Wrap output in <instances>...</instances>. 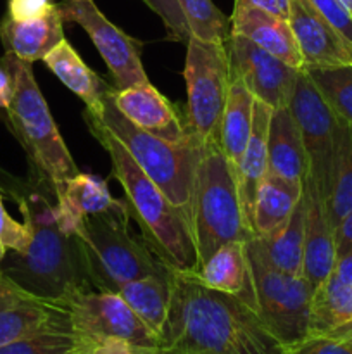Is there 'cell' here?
I'll use <instances>...</instances> for the list:
<instances>
[{"label": "cell", "instance_id": "1", "mask_svg": "<svg viewBox=\"0 0 352 354\" xmlns=\"http://www.w3.org/2000/svg\"><path fill=\"white\" fill-rule=\"evenodd\" d=\"M171 303L157 348L135 354H286L254 306L169 266Z\"/></svg>", "mask_w": 352, "mask_h": 354}, {"label": "cell", "instance_id": "2", "mask_svg": "<svg viewBox=\"0 0 352 354\" xmlns=\"http://www.w3.org/2000/svg\"><path fill=\"white\" fill-rule=\"evenodd\" d=\"M2 185L19 206L31 242L23 254H6L0 272L30 292L50 299H68L79 290L93 289L81 242L59 223L52 183L31 169L28 180L2 175Z\"/></svg>", "mask_w": 352, "mask_h": 354}, {"label": "cell", "instance_id": "3", "mask_svg": "<svg viewBox=\"0 0 352 354\" xmlns=\"http://www.w3.org/2000/svg\"><path fill=\"white\" fill-rule=\"evenodd\" d=\"M90 133L106 149L113 165V176L123 187L131 216L137 220L141 237L159 259L182 272H197L188 214L175 206L150 176L135 162L123 144L100 123L99 118L83 113Z\"/></svg>", "mask_w": 352, "mask_h": 354}, {"label": "cell", "instance_id": "4", "mask_svg": "<svg viewBox=\"0 0 352 354\" xmlns=\"http://www.w3.org/2000/svg\"><path fill=\"white\" fill-rule=\"evenodd\" d=\"M188 225L197 252V270L221 245L254 237L245 223L237 175L219 142L202 145L188 206Z\"/></svg>", "mask_w": 352, "mask_h": 354}, {"label": "cell", "instance_id": "5", "mask_svg": "<svg viewBox=\"0 0 352 354\" xmlns=\"http://www.w3.org/2000/svg\"><path fill=\"white\" fill-rule=\"evenodd\" d=\"M130 218V206L124 199L109 209L90 214L76 228L75 235L81 242L95 290L117 292L124 283L168 270L144 237L131 234Z\"/></svg>", "mask_w": 352, "mask_h": 354}, {"label": "cell", "instance_id": "6", "mask_svg": "<svg viewBox=\"0 0 352 354\" xmlns=\"http://www.w3.org/2000/svg\"><path fill=\"white\" fill-rule=\"evenodd\" d=\"M0 61L14 78L12 100L6 109L10 130L30 158L33 171L45 176L50 183L62 182L79 169L47 106L43 93L35 80L31 62L12 54H3Z\"/></svg>", "mask_w": 352, "mask_h": 354}, {"label": "cell", "instance_id": "7", "mask_svg": "<svg viewBox=\"0 0 352 354\" xmlns=\"http://www.w3.org/2000/svg\"><path fill=\"white\" fill-rule=\"evenodd\" d=\"M86 111V109H85ZM126 147L131 158L175 206L188 214L195 169L202 145L169 144L131 123L114 102V86H107L95 113L88 111Z\"/></svg>", "mask_w": 352, "mask_h": 354}, {"label": "cell", "instance_id": "8", "mask_svg": "<svg viewBox=\"0 0 352 354\" xmlns=\"http://www.w3.org/2000/svg\"><path fill=\"white\" fill-rule=\"evenodd\" d=\"M186 83L185 124L197 144L219 142V128L231 86L224 41L190 37L183 69Z\"/></svg>", "mask_w": 352, "mask_h": 354}, {"label": "cell", "instance_id": "9", "mask_svg": "<svg viewBox=\"0 0 352 354\" xmlns=\"http://www.w3.org/2000/svg\"><path fill=\"white\" fill-rule=\"evenodd\" d=\"M247 258L255 308L269 330L286 346L306 337L314 294L309 280L276 270L266 258L257 235L247 241Z\"/></svg>", "mask_w": 352, "mask_h": 354}, {"label": "cell", "instance_id": "10", "mask_svg": "<svg viewBox=\"0 0 352 354\" xmlns=\"http://www.w3.org/2000/svg\"><path fill=\"white\" fill-rule=\"evenodd\" d=\"M289 107L302 135L304 149L307 154V180L321 201L326 203L340 121L331 113L320 90L304 69L297 78Z\"/></svg>", "mask_w": 352, "mask_h": 354}, {"label": "cell", "instance_id": "11", "mask_svg": "<svg viewBox=\"0 0 352 354\" xmlns=\"http://www.w3.org/2000/svg\"><path fill=\"white\" fill-rule=\"evenodd\" d=\"M71 328L93 344L104 339H121L133 349L157 348L159 337L137 317L126 301L109 290H79L64 299Z\"/></svg>", "mask_w": 352, "mask_h": 354}, {"label": "cell", "instance_id": "12", "mask_svg": "<svg viewBox=\"0 0 352 354\" xmlns=\"http://www.w3.org/2000/svg\"><path fill=\"white\" fill-rule=\"evenodd\" d=\"M62 19L76 23L88 33L114 80V88L124 90L148 83L141 66V44L110 23L93 0H62L57 3Z\"/></svg>", "mask_w": 352, "mask_h": 354}, {"label": "cell", "instance_id": "13", "mask_svg": "<svg viewBox=\"0 0 352 354\" xmlns=\"http://www.w3.org/2000/svg\"><path fill=\"white\" fill-rule=\"evenodd\" d=\"M224 47L230 61L231 80L244 83L254 99L261 100L271 109L290 106L297 78L302 69L292 68L247 38L233 33L226 38Z\"/></svg>", "mask_w": 352, "mask_h": 354}, {"label": "cell", "instance_id": "14", "mask_svg": "<svg viewBox=\"0 0 352 354\" xmlns=\"http://www.w3.org/2000/svg\"><path fill=\"white\" fill-rule=\"evenodd\" d=\"M47 332L75 334L66 301L30 292L0 272V346Z\"/></svg>", "mask_w": 352, "mask_h": 354}, {"label": "cell", "instance_id": "15", "mask_svg": "<svg viewBox=\"0 0 352 354\" xmlns=\"http://www.w3.org/2000/svg\"><path fill=\"white\" fill-rule=\"evenodd\" d=\"M289 24L302 55L304 71L352 66V44L309 0H290Z\"/></svg>", "mask_w": 352, "mask_h": 354}, {"label": "cell", "instance_id": "16", "mask_svg": "<svg viewBox=\"0 0 352 354\" xmlns=\"http://www.w3.org/2000/svg\"><path fill=\"white\" fill-rule=\"evenodd\" d=\"M114 102L131 123L154 137L169 144L195 142L186 130L185 118L150 82L124 90L114 88Z\"/></svg>", "mask_w": 352, "mask_h": 354}, {"label": "cell", "instance_id": "17", "mask_svg": "<svg viewBox=\"0 0 352 354\" xmlns=\"http://www.w3.org/2000/svg\"><path fill=\"white\" fill-rule=\"evenodd\" d=\"M230 23V33L247 38L292 68L304 69L302 55L297 47L289 19H282L244 0H235Z\"/></svg>", "mask_w": 352, "mask_h": 354}, {"label": "cell", "instance_id": "18", "mask_svg": "<svg viewBox=\"0 0 352 354\" xmlns=\"http://www.w3.org/2000/svg\"><path fill=\"white\" fill-rule=\"evenodd\" d=\"M306 197V239H304L302 277L316 289L333 273L337 263L333 227L328 220L326 206L307 180L304 182Z\"/></svg>", "mask_w": 352, "mask_h": 354}, {"label": "cell", "instance_id": "19", "mask_svg": "<svg viewBox=\"0 0 352 354\" xmlns=\"http://www.w3.org/2000/svg\"><path fill=\"white\" fill-rule=\"evenodd\" d=\"M57 203V216L61 228L69 235H75L78 225L90 214L100 213L116 206L119 199H114L107 180L97 175L76 173L62 182L52 183Z\"/></svg>", "mask_w": 352, "mask_h": 354}, {"label": "cell", "instance_id": "20", "mask_svg": "<svg viewBox=\"0 0 352 354\" xmlns=\"http://www.w3.org/2000/svg\"><path fill=\"white\" fill-rule=\"evenodd\" d=\"M273 109L264 102L255 99L254 111H252V130L248 144L245 147L244 158L240 165L235 169L238 185V196H240L242 211H244L245 223L248 230L254 234L252 227V211H254L255 194L262 178L268 173V130L271 121ZM255 235V234H254Z\"/></svg>", "mask_w": 352, "mask_h": 354}, {"label": "cell", "instance_id": "21", "mask_svg": "<svg viewBox=\"0 0 352 354\" xmlns=\"http://www.w3.org/2000/svg\"><path fill=\"white\" fill-rule=\"evenodd\" d=\"M64 19L59 7L50 14L33 21H14L3 16L0 21V41L7 54L26 62L43 61L48 52L54 50L64 40Z\"/></svg>", "mask_w": 352, "mask_h": 354}, {"label": "cell", "instance_id": "22", "mask_svg": "<svg viewBox=\"0 0 352 354\" xmlns=\"http://www.w3.org/2000/svg\"><path fill=\"white\" fill-rule=\"evenodd\" d=\"M195 273L200 282L209 289L242 297L255 308L247 258V241H235L221 245L200 265Z\"/></svg>", "mask_w": 352, "mask_h": 354}, {"label": "cell", "instance_id": "23", "mask_svg": "<svg viewBox=\"0 0 352 354\" xmlns=\"http://www.w3.org/2000/svg\"><path fill=\"white\" fill-rule=\"evenodd\" d=\"M268 171L293 182H306L307 154L290 107L273 109L268 130Z\"/></svg>", "mask_w": 352, "mask_h": 354}, {"label": "cell", "instance_id": "24", "mask_svg": "<svg viewBox=\"0 0 352 354\" xmlns=\"http://www.w3.org/2000/svg\"><path fill=\"white\" fill-rule=\"evenodd\" d=\"M304 196V183L286 180L275 173H266L259 185L252 211V227L257 237L278 232L292 216Z\"/></svg>", "mask_w": 352, "mask_h": 354}, {"label": "cell", "instance_id": "25", "mask_svg": "<svg viewBox=\"0 0 352 354\" xmlns=\"http://www.w3.org/2000/svg\"><path fill=\"white\" fill-rule=\"evenodd\" d=\"M45 66L61 80L66 88L71 90L76 97L85 102L86 111L95 113L102 104V95L109 85L86 62L79 57L68 40H62L52 52L43 57Z\"/></svg>", "mask_w": 352, "mask_h": 354}, {"label": "cell", "instance_id": "26", "mask_svg": "<svg viewBox=\"0 0 352 354\" xmlns=\"http://www.w3.org/2000/svg\"><path fill=\"white\" fill-rule=\"evenodd\" d=\"M128 306L137 313V317L161 337L171 303V280L169 266L164 273L144 277V279L128 282L117 290Z\"/></svg>", "mask_w": 352, "mask_h": 354}, {"label": "cell", "instance_id": "27", "mask_svg": "<svg viewBox=\"0 0 352 354\" xmlns=\"http://www.w3.org/2000/svg\"><path fill=\"white\" fill-rule=\"evenodd\" d=\"M351 324L352 286L344 283L331 273L314 289L307 335H330Z\"/></svg>", "mask_w": 352, "mask_h": 354}, {"label": "cell", "instance_id": "28", "mask_svg": "<svg viewBox=\"0 0 352 354\" xmlns=\"http://www.w3.org/2000/svg\"><path fill=\"white\" fill-rule=\"evenodd\" d=\"M254 100V95L248 92L244 83L231 80L226 107L221 120L219 145L233 169H237L240 165L248 138H251Z\"/></svg>", "mask_w": 352, "mask_h": 354}, {"label": "cell", "instance_id": "29", "mask_svg": "<svg viewBox=\"0 0 352 354\" xmlns=\"http://www.w3.org/2000/svg\"><path fill=\"white\" fill-rule=\"evenodd\" d=\"M268 261L289 275H302L306 239V197L299 201L292 216L275 234L257 237Z\"/></svg>", "mask_w": 352, "mask_h": 354}, {"label": "cell", "instance_id": "30", "mask_svg": "<svg viewBox=\"0 0 352 354\" xmlns=\"http://www.w3.org/2000/svg\"><path fill=\"white\" fill-rule=\"evenodd\" d=\"M331 227H337L352 211V127L338 124L337 149H335L333 171L330 194L324 203Z\"/></svg>", "mask_w": 352, "mask_h": 354}, {"label": "cell", "instance_id": "31", "mask_svg": "<svg viewBox=\"0 0 352 354\" xmlns=\"http://www.w3.org/2000/svg\"><path fill=\"white\" fill-rule=\"evenodd\" d=\"M340 123L352 127V66L307 71Z\"/></svg>", "mask_w": 352, "mask_h": 354}, {"label": "cell", "instance_id": "32", "mask_svg": "<svg viewBox=\"0 0 352 354\" xmlns=\"http://www.w3.org/2000/svg\"><path fill=\"white\" fill-rule=\"evenodd\" d=\"M192 37L206 41H226L230 37V17L224 16L213 0H178Z\"/></svg>", "mask_w": 352, "mask_h": 354}, {"label": "cell", "instance_id": "33", "mask_svg": "<svg viewBox=\"0 0 352 354\" xmlns=\"http://www.w3.org/2000/svg\"><path fill=\"white\" fill-rule=\"evenodd\" d=\"M93 344L88 339H83L76 334L68 332H47V334L33 335V337L21 339L10 344L0 346V354H75L90 353Z\"/></svg>", "mask_w": 352, "mask_h": 354}, {"label": "cell", "instance_id": "34", "mask_svg": "<svg viewBox=\"0 0 352 354\" xmlns=\"http://www.w3.org/2000/svg\"><path fill=\"white\" fill-rule=\"evenodd\" d=\"M148 9L154 10L161 17L162 24L166 26V35L169 40L186 44L192 37L186 17L179 7L178 0H141Z\"/></svg>", "mask_w": 352, "mask_h": 354}, {"label": "cell", "instance_id": "35", "mask_svg": "<svg viewBox=\"0 0 352 354\" xmlns=\"http://www.w3.org/2000/svg\"><path fill=\"white\" fill-rule=\"evenodd\" d=\"M286 354H352V341L337 335H306L286 346Z\"/></svg>", "mask_w": 352, "mask_h": 354}, {"label": "cell", "instance_id": "36", "mask_svg": "<svg viewBox=\"0 0 352 354\" xmlns=\"http://www.w3.org/2000/svg\"><path fill=\"white\" fill-rule=\"evenodd\" d=\"M0 241L6 245L7 251L23 254L26 252L31 242V234L26 223H19L7 213L2 201V190H0Z\"/></svg>", "mask_w": 352, "mask_h": 354}, {"label": "cell", "instance_id": "37", "mask_svg": "<svg viewBox=\"0 0 352 354\" xmlns=\"http://www.w3.org/2000/svg\"><path fill=\"white\" fill-rule=\"evenodd\" d=\"M317 12L352 44V16L338 0H309Z\"/></svg>", "mask_w": 352, "mask_h": 354}, {"label": "cell", "instance_id": "38", "mask_svg": "<svg viewBox=\"0 0 352 354\" xmlns=\"http://www.w3.org/2000/svg\"><path fill=\"white\" fill-rule=\"evenodd\" d=\"M57 7L52 0H7L6 16L14 21H33L50 14Z\"/></svg>", "mask_w": 352, "mask_h": 354}, {"label": "cell", "instance_id": "39", "mask_svg": "<svg viewBox=\"0 0 352 354\" xmlns=\"http://www.w3.org/2000/svg\"><path fill=\"white\" fill-rule=\"evenodd\" d=\"M335 251L337 259L352 251V211L335 227Z\"/></svg>", "mask_w": 352, "mask_h": 354}, {"label": "cell", "instance_id": "40", "mask_svg": "<svg viewBox=\"0 0 352 354\" xmlns=\"http://www.w3.org/2000/svg\"><path fill=\"white\" fill-rule=\"evenodd\" d=\"M244 2L259 7V9L266 10L269 14H275L282 19H289L290 0H244Z\"/></svg>", "mask_w": 352, "mask_h": 354}, {"label": "cell", "instance_id": "41", "mask_svg": "<svg viewBox=\"0 0 352 354\" xmlns=\"http://www.w3.org/2000/svg\"><path fill=\"white\" fill-rule=\"evenodd\" d=\"M92 354H135V351L126 341L109 337L97 342V346L93 348Z\"/></svg>", "mask_w": 352, "mask_h": 354}, {"label": "cell", "instance_id": "42", "mask_svg": "<svg viewBox=\"0 0 352 354\" xmlns=\"http://www.w3.org/2000/svg\"><path fill=\"white\" fill-rule=\"evenodd\" d=\"M14 92V78L7 66L0 61V109L6 111L12 100Z\"/></svg>", "mask_w": 352, "mask_h": 354}, {"label": "cell", "instance_id": "43", "mask_svg": "<svg viewBox=\"0 0 352 354\" xmlns=\"http://www.w3.org/2000/svg\"><path fill=\"white\" fill-rule=\"evenodd\" d=\"M333 273L342 280V282L352 286V251L337 259Z\"/></svg>", "mask_w": 352, "mask_h": 354}, {"label": "cell", "instance_id": "44", "mask_svg": "<svg viewBox=\"0 0 352 354\" xmlns=\"http://www.w3.org/2000/svg\"><path fill=\"white\" fill-rule=\"evenodd\" d=\"M330 335H337V337H345V339H351L352 341V324L347 325V327H344L342 330L335 332V334H330Z\"/></svg>", "mask_w": 352, "mask_h": 354}, {"label": "cell", "instance_id": "45", "mask_svg": "<svg viewBox=\"0 0 352 354\" xmlns=\"http://www.w3.org/2000/svg\"><path fill=\"white\" fill-rule=\"evenodd\" d=\"M338 2H340L342 6H344L345 9L349 10V14H351V16H352V0H338Z\"/></svg>", "mask_w": 352, "mask_h": 354}, {"label": "cell", "instance_id": "46", "mask_svg": "<svg viewBox=\"0 0 352 354\" xmlns=\"http://www.w3.org/2000/svg\"><path fill=\"white\" fill-rule=\"evenodd\" d=\"M6 254H7V249H6V245L2 244V241H0V265H2V261H3V258H6Z\"/></svg>", "mask_w": 352, "mask_h": 354}, {"label": "cell", "instance_id": "47", "mask_svg": "<svg viewBox=\"0 0 352 354\" xmlns=\"http://www.w3.org/2000/svg\"><path fill=\"white\" fill-rule=\"evenodd\" d=\"M75 354H90V353H75Z\"/></svg>", "mask_w": 352, "mask_h": 354}]
</instances>
